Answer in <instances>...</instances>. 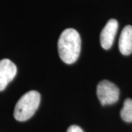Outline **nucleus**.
Returning <instances> with one entry per match:
<instances>
[{
	"instance_id": "0eeeda50",
	"label": "nucleus",
	"mask_w": 132,
	"mask_h": 132,
	"mask_svg": "<svg viewBox=\"0 0 132 132\" xmlns=\"http://www.w3.org/2000/svg\"><path fill=\"white\" fill-rule=\"evenodd\" d=\"M120 116L125 122H132V99L127 98L123 103V107L120 111Z\"/></svg>"
},
{
	"instance_id": "7ed1b4c3",
	"label": "nucleus",
	"mask_w": 132,
	"mask_h": 132,
	"mask_svg": "<svg viewBox=\"0 0 132 132\" xmlns=\"http://www.w3.org/2000/svg\"><path fill=\"white\" fill-rule=\"evenodd\" d=\"M96 92L99 101L103 106L116 103L120 96L119 88L108 80L100 81L97 86Z\"/></svg>"
},
{
	"instance_id": "f257e3e1",
	"label": "nucleus",
	"mask_w": 132,
	"mask_h": 132,
	"mask_svg": "<svg viewBox=\"0 0 132 132\" xmlns=\"http://www.w3.org/2000/svg\"><path fill=\"white\" fill-rule=\"evenodd\" d=\"M81 51V38L79 32L72 28L65 29L58 40L60 57L66 64H73L79 58Z\"/></svg>"
},
{
	"instance_id": "20e7f679",
	"label": "nucleus",
	"mask_w": 132,
	"mask_h": 132,
	"mask_svg": "<svg viewBox=\"0 0 132 132\" xmlns=\"http://www.w3.org/2000/svg\"><path fill=\"white\" fill-rule=\"evenodd\" d=\"M17 68L14 63L8 59L0 60V91H2L15 78Z\"/></svg>"
},
{
	"instance_id": "f03ea898",
	"label": "nucleus",
	"mask_w": 132,
	"mask_h": 132,
	"mask_svg": "<svg viewBox=\"0 0 132 132\" xmlns=\"http://www.w3.org/2000/svg\"><path fill=\"white\" fill-rule=\"evenodd\" d=\"M40 101V95L32 90L23 95L17 102L14 109V118L18 121H26L32 118L37 111Z\"/></svg>"
},
{
	"instance_id": "6e6552de",
	"label": "nucleus",
	"mask_w": 132,
	"mask_h": 132,
	"mask_svg": "<svg viewBox=\"0 0 132 132\" xmlns=\"http://www.w3.org/2000/svg\"><path fill=\"white\" fill-rule=\"evenodd\" d=\"M67 132H84V131L79 126L73 125V126H71L68 128Z\"/></svg>"
},
{
	"instance_id": "423d86ee",
	"label": "nucleus",
	"mask_w": 132,
	"mask_h": 132,
	"mask_svg": "<svg viewBox=\"0 0 132 132\" xmlns=\"http://www.w3.org/2000/svg\"><path fill=\"white\" fill-rule=\"evenodd\" d=\"M119 49L123 55L132 53V26H126L122 30L119 39Z\"/></svg>"
},
{
	"instance_id": "39448f33",
	"label": "nucleus",
	"mask_w": 132,
	"mask_h": 132,
	"mask_svg": "<svg viewBox=\"0 0 132 132\" xmlns=\"http://www.w3.org/2000/svg\"><path fill=\"white\" fill-rule=\"evenodd\" d=\"M118 29L116 19H110L102 29L100 35V43L103 48L107 50L112 47Z\"/></svg>"
}]
</instances>
